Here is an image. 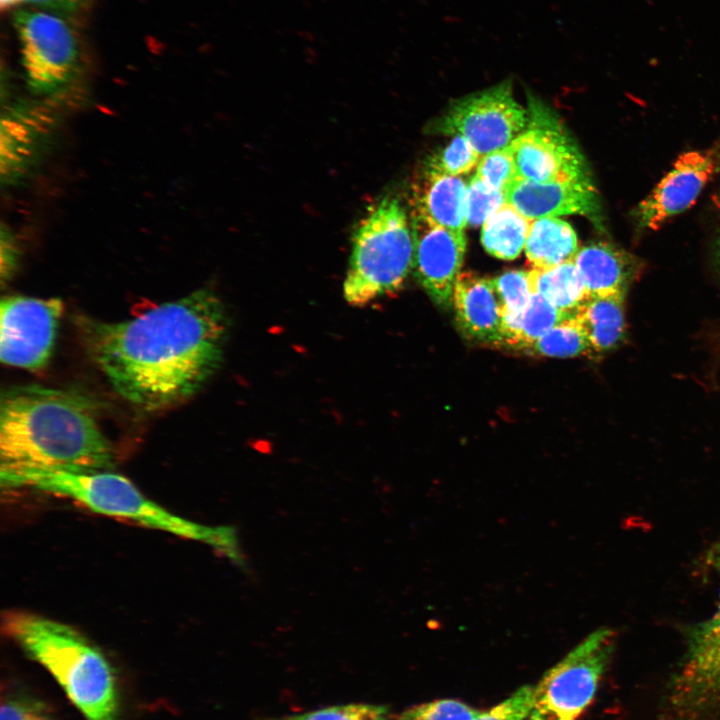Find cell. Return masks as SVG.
Listing matches in <instances>:
<instances>
[{"label":"cell","mask_w":720,"mask_h":720,"mask_svg":"<svg viewBox=\"0 0 720 720\" xmlns=\"http://www.w3.org/2000/svg\"><path fill=\"white\" fill-rule=\"evenodd\" d=\"M83 342L114 390L145 410L195 394L219 368L228 319L220 299L199 289L121 322L77 320Z\"/></svg>","instance_id":"1"},{"label":"cell","mask_w":720,"mask_h":720,"mask_svg":"<svg viewBox=\"0 0 720 720\" xmlns=\"http://www.w3.org/2000/svg\"><path fill=\"white\" fill-rule=\"evenodd\" d=\"M0 474L110 471L115 452L94 406L74 391L18 385L0 401Z\"/></svg>","instance_id":"2"},{"label":"cell","mask_w":720,"mask_h":720,"mask_svg":"<svg viewBox=\"0 0 720 720\" xmlns=\"http://www.w3.org/2000/svg\"><path fill=\"white\" fill-rule=\"evenodd\" d=\"M0 481L3 488H29L60 495L96 513L203 542L231 560L241 553L235 528L207 526L176 515L147 498L129 479L111 471L82 474L22 471L0 474Z\"/></svg>","instance_id":"3"},{"label":"cell","mask_w":720,"mask_h":720,"mask_svg":"<svg viewBox=\"0 0 720 720\" xmlns=\"http://www.w3.org/2000/svg\"><path fill=\"white\" fill-rule=\"evenodd\" d=\"M5 632L58 681L86 720H118L116 678L105 655L70 625L25 611L4 617Z\"/></svg>","instance_id":"4"},{"label":"cell","mask_w":720,"mask_h":720,"mask_svg":"<svg viewBox=\"0 0 720 720\" xmlns=\"http://www.w3.org/2000/svg\"><path fill=\"white\" fill-rule=\"evenodd\" d=\"M414 239L400 201L386 196L356 228L343 285L345 300L364 306L397 292L413 269Z\"/></svg>","instance_id":"5"},{"label":"cell","mask_w":720,"mask_h":720,"mask_svg":"<svg viewBox=\"0 0 720 720\" xmlns=\"http://www.w3.org/2000/svg\"><path fill=\"white\" fill-rule=\"evenodd\" d=\"M13 26L28 89L48 99L64 94L80 67L79 45L71 27L53 12L37 9L15 11Z\"/></svg>","instance_id":"6"},{"label":"cell","mask_w":720,"mask_h":720,"mask_svg":"<svg viewBox=\"0 0 720 720\" xmlns=\"http://www.w3.org/2000/svg\"><path fill=\"white\" fill-rule=\"evenodd\" d=\"M614 649V632L590 633L535 687L527 720H576L592 701Z\"/></svg>","instance_id":"7"},{"label":"cell","mask_w":720,"mask_h":720,"mask_svg":"<svg viewBox=\"0 0 720 720\" xmlns=\"http://www.w3.org/2000/svg\"><path fill=\"white\" fill-rule=\"evenodd\" d=\"M528 111L510 80L457 99L434 126L441 134L467 139L480 156L510 146L526 128Z\"/></svg>","instance_id":"8"},{"label":"cell","mask_w":720,"mask_h":720,"mask_svg":"<svg viewBox=\"0 0 720 720\" xmlns=\"http://www.w3.org/2000/svg\"><path fill=\"white\" fill-rule=\"evenodd\" d=\"M519 179L548 182L591 179L584 157L561 122L530 102L525 130L510 144Z\"/></svg>","instance_id":"9"},{"label":"cell","mask_w":720,"mask_h":720,"mask_svg":"<svg viewBox=\"0 0 720 720\" xmlns=\"http://www.w3.org/2000/svg\"><path fill=\"white\" fill-rule=\"evenodd\" d=\"M59 115L48 100L18 99L3 105L0 122V181L23 184L55 144Z\"/></svg>","instance_id":"10"},{"label":"cell","mask_w":720,"mask_h":720,"mask_svg":"<svg viewBox=\"0 0 720 720\" xmlns=\"http://www.w3.org/2000/svg\"><path fill=\"white\" fill-rule=\"evenodd\" d=\"M62 310V302L55 298L4 297L1 301V361L29 370L44 368L52 354Z\"/></svg>","instance_id":"11"},{"label":"cell","mask_w":720,"mask_h":720,"mask_svg":"<svg viewBox=\"0 0 720 720\" xmlns=\"http://www.w3.org/2000/svg\"><path fill=\"white\" fill-rule=\"evenodd\" d=\"M709 560L720 576V543ZM672 700L680 710L689 712L720 704V594L713 614L690 633Z\"/></svg>","instance_id":"12"},{"label":"cell","mask_w":720,"mask_h":720,"mask_svg":"<svg viewBox=\"0 0 720 720\" xmlns=\"http://www.w3.org/2000/svg\"><path fill=\"white\" fill-rule=\"evenodd\" d=\"M411 219L413 269L417 280L434 304L449 309L464 260L465 234L439 226L413 213Z\"/></svg>","instance_id":"13"},{"label":"cell","mask_w":720,"mask_h":720,"mask_svg":"<svg viewBox=\"0 0 720 720\" xmlns=\"http://www.w3.org/2000/svg\"><path fill=\"white\" fill-rule=\"evenodd\" d=\"M716 169L711 154L687 151L638 204L636 218L647 229L657 230L667 220L690 208Z\"/></svg>","instance_id":"14"},{"label":"cell","mask_w":720,"mask_h":720,"mask_svg":"<svg viewBox=\"0 0 720 720\" xmlns=\"http://www.w3.org/2000/svg\"><path fill=\"white\" fill-rule=\"evenodd\" d=\"M511 204L529 220L562 215L591 216L599 199L591 179L536 182L518 179L507 193Z\"/></svg>","instance_id":"15"},{"label":"cell","mask_w":720,"mask_h":720,"mask_svg":"<svg viewBox=\"0 0 720 720\" xmlns=\"http://www.w3.org/2000/svg\"><path fill=\"white\" fill-rule=\"evenodd\" d=\"M452 307L457 327L467 340L502 346L501 309L492 279L461 272L454 286Z\"/></svg>","instance_id":"16"},{"label":"cell","mask_w":720,"mask_h":720,"mask_svg":"<svg viewBox=\"0 0 720 720\" xmlns=\"http://www.w3.org/2000/svg\"><path fill=\"white\" fill-rule=\"evenodd\" d=\"M468 184L460 176L423 167L412 185V213L439 226L464 233Z\"/></svg>","instance_id":"17"},{"label":"cell","mask_w":720,"mask_h":720,"mask_svg":"<svg viewBox=\"0 0 720 720\" xmlns=\"http://www.w3.org/2000/svg\"><path fill=\"white\" fill-rule=\"evenodd\" d=\"M589 298L622 297L635 276V263L624 251L607 242H593L574 257Z\"/></svg>","instance_id":"18"},{"label":"cell","mask_w":720,"mask_h":720,"mask_svg":"<svg viewBox=\"0 0 720 720\" xmlns=\"http://www.w3.org/2000/svg\"><path fill=\"white\" fill-rule=\"evenodd\" d=\"M579 250L573 227L558 217L531 221L525 255L532 267L548 268L573 260Z\"/></svg>","instance_id":"19"},{"label":"cell","mask_w":720,"mask_h":720,"mask_svg":"<svg viewBox=\"0 0 720 720\" xmlns=\"http://www.w3.org/2000/svg\"><path fill=\"white\" fill-rule=\"evenodd\" d=\"M624 300L616 296L591 297L575 314L592 352L609 351L623 340L626 330Z\"/></svg>","instance_id":"20"},{"label":"cell","mask_w":720,"mask_h":720,"mask_svg":"<svg viewBox=\"0 0 720 720\" xmlns=\"http://www.w3.org/2000/svg\"><path fill=\"white\" fill-rule=\"evenodd\" d=\"M528 272L532 293L569 316H575L589 298L574 260L548 268L532 267Z\"/></svg>","instance_id":"21"},{"label":"cell","mask_w":720,"mask_h":720,"mask_svg":"<svg viewBox=\"0 0 720 720\" xmlns=\"http://www.w3.org/2000/svg\"><path fill=\"white\" fill-rule=\"evenodd\" d=\"M531 220L506 203L482 225L481 243L492 256L513 260L524 250Z\"/></svg>","instance_id":"22"},{"label":"cell","mask_w":720,"mask_h":720,"mask_svg":"<svg viewBox=\"0 0 720 720\" xmlns=\"http://www.w3.org/2000/svg\"><path fill=\"white\" fill-rule=\"evenodd\" d=\"M527 351L544 357L569 358L592 352L575 316L565 319L535 341Z\"/></svg>","instance_id":"23"},{"label":"cell","mask_w":720,"mask_h":720,"mask_svg":"<svg viewBox=\"0 0 720 720\" xmlns=\"http://www.w3.org/2000/svg\"><path fill=\"white\" fill-rule=\"evenodd\" d=\"M569 316L539 294L533 293L519 326L515 348L527 350L535 341Z\"/></svg>","instance_id":"24"},{"label":"cell","mask_w":720,"mask_h":720,"mask_svg":"<svg viewBox=\"0 0 720 720\" xmlns=\"http://www.w3.org/2000/svg\"><path fill=\"white\" fill-rule=\"evenodd\" d=\"M501 314L523 316L532 296L529 272L509 270L492 278Z\"/></svg>","instance_id":"25"},{"label":"cell","mask_w":720,"mask_h":720,"mask_svg":"<svg viewBox=\"0 0 720 720\" xmlns=\"http://www.w3.org/2000/svg\"><path fill=\"white\" fill-rule=\"evenodd\" d=\"M481 156L462 136L455 135L440 151L427 159L424 166L452 176H461L477 167Z\"/></svg>","instance_id":"26"},{"label":"cell","mask_w":720,"mask_h":720,"mask_svg":"<svg viewBox=\"0 0 720 720\" xmlns=\"http://www.w3.org/2000/svg\"><path fill=\"white\" fill-rule=\"evenodd\" d=\"M476 168V177L505 194L519 179L509 146L481 156Z\"/></svg>","instance_id":"27"},{"label":"cell","mask_w":720,"mask_h":720,"mask_svg":"<svg viewBox=\"0 0 720 720\" xmlns=\"http://www.w3.org/2000/svg\"><path fill=\"white\" fill-rule=\"evenodd\" d=\"M507 203V194L485 185L478 177L469 181L466 192L467 225L478 227L501 206Z\"/></svg>","instance_id":"28"},{"label":"cell","mask_w":720,"mask_h":720,"mask_svg":"<svg viewBox=\"0 0 720 720\" xmlns=\"http://www.w3.org/2000/svg\"><path fill=\"white\" fill-rule=\"evenodd\" d=\"M479 714L465 703L444 699L412 706L398 720H473Z\"/></svg>","instance_id":"29"},{"label":"cell","mask_w":720,"mask_h":720,"mask_svg":"<svg viewBox=\"0 0 720 720\" xmlns=\"http://www.w3.org/2000/svg\"><path fill=\"white\" fill-rule=\"evenodd\" d=\"M535 687H520L509 698L485 713H480L473 720H524L534 704Z\"/></svg>","instance_id":"30"},{"label":"cell","mask_w":720,"mask_h":720,"mask_svg":"<svg viewBox=\"0 0 720 720\" xmlns=\"http://www.w3.org/2000/svg\"><path fill=\"white\" fill-rule=\"evenodd\" d=\"M386 708L370 704L335 706L287 720H385Z\"/></svg>","instance_id":"31"},{"label":"cell","mask_w":720,"mask_h":720,"mask_svg":"<svg viewBox=\"0 0 720 720\" xmlns=\"http://www.w3.org/2000/svg\"><path fill=\"white\" fill-rule=\"evenodd\" d=\"M0 720H52L44 706L31 698L9 695L2 700Z\"/></svg>","instance_id":"32"},{"label":"cell","mask_w":720,"mask_h":720,"mask_svg":"<svg viewBox=\"0 0 720 720\" xmlns=\"http://www.w3.org/2000/svg\"><path fill=\"white\" fill-rule=\"evenodd\" d=\"M0 250L1 279L2 282H4L14 274L20 258V251L16 238L5 224L1 225L0 230Z\"/></svg>","instance_id":"33"},{"label":"cell","mask_w":720,"mask_h":720,"mask_svg":"<svg viewBox=\"0 0 720 720\" xmlns=\"http://www.w3.org/2000/svg\"><path fill=\"white\" fill-rule=\"evenodd\" d=\"M84 0H0L2 9L19 4H31L53 13H71L76 11Z\"/></svg>","instance_id":"34"}]
</instances>
